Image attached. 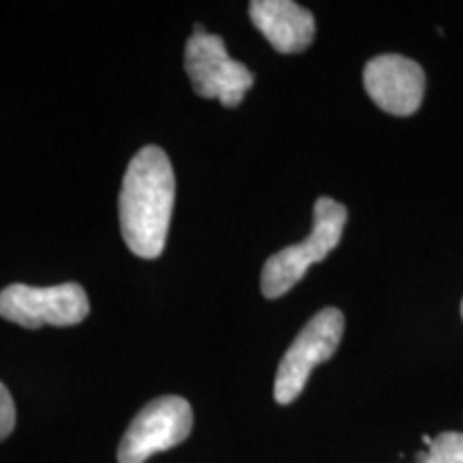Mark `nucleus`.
Segmentation results:
<instances>
[{
    "instance_id": "nucleus-1",
    "label": "nucleus",
    "mask_w": 463,
    "mask_h": 463,
    "mask_svg": "<svg viewBox=\"0 0 463 463\" xmlns=\"http://www.w3.org/2000/svg\"><path fill=\"white\" fill-rule=\"evenodd\" d=\"M176 181L167 155L159 146H144L131 159L118 198L120 232L131 253L159 258L167 241Z\"/></svg>"
},
{
    "instance_id": "nucleus-2",
    "label": "nucleus",
    "mask_w": 463,
    "mask_h": 463,
    "mask_svg": "<svg viewBox=\"0 0 463 463\" xmlns=\"http://www.w3.org/2000/svg\"><path fill=\"white\" fill-rule=\"evenodd\" d=\"M347 222V208L333 198H317L314 206V230L298 245H289L266 260L262 269V294L279 298L289 292L311 264L322 262L341 242Z\"/></svg>"
},
{
    "instance_id": "nucleus-3",
    "label": "nucleus",
    "mask_w": 463,
    "mask_h": 463,
    "mask_svg": "<svg viewBox=\"0 0 463 463\" xmlns=\"http://www.w3.org/2000/svg\"><path fill=\"white\" fill-rule=\"evenodd\" d=\"M184 69L200 97L222 101L225 108L241 106L253 86V73L228 54L222 37L206 33L200 24L184 48Z\"/></svg>"
},
{
    "instance_id": "nucleus-4",
    "label": "nucleus",
    "mask_w": 463,
    "mask_h": 463,
    "mask_svg": "<svg viewBox=\"0 0 463 463\" xmlns=\"http://www.w3.org/2000/svg\"><path fill=\"white\" fill-rule=\"evenodd\" d=\"M345 317L335 307L317 311L283 354L275 378V402L289 405L305 391L317 364L328 361L341 344Z\"/></svg>"
},
{
    "instance_id": "nucleus-5",
    "label": "nucleus",
    "mask_w": 463,
    "mask_h": 463,
    "mask_svg": "<svg viewBox=\"0 0 463 463\" xmlns=\"http://www.w3.org/2000/svg\"><path fill=\"white\" fill-rule=\"evenodd\" d=\"M194 430L187 399L167 395L144 405L118 444V463H144L155 453L183 444Z\"/></svg>"
},
{
    "instance_id": "nucleus-6",
    "label": "nucleus",
    "mask_w": 463,
    "mask_h": 463,
    "mask_svg": "<svg viewBox=\"0 0 463 463\" xmlns=\"http://www.w3.org/2000/svg\"><path fill=\"white\" fill-rule=\"evenodd\" d=\"M89 311V297L78 283L52 288L14 283L0 292V317L24 328L73 326L82 322Z\"/></svg>"
},
{
    "instance_id": "nucleus-7",
    "label": "nucleus",
    "mask_w": 463,
    "mask_h": 463,
    "mask_svg": "<svg viewBox=\"0 0 463 463\" xmlns=\"http://www.w3.org/2000/svg\"><path fill=\"white\" fill-rule=\"evenodd\" d=\"M363 82L380 109L392 116H412L425 95V71L412 58L375 56L364 65Z\"/></svg>"
},
{
    "instance_id": "nucleus-8",
    "label": "nucleus",
    "mask_w": 463,
    "mask_h": 463,
    "mask_svg": "<svg viewBox=\"0 0 463 463\" xmlns=\"http://www.w3.org/2000/svg\"><path fill=\"white\" fill-rule=\"evenodd\" d=\"M249 15L258 31L281 54H297L311 45L316 37V20L311 11L292 0H253Z\"/></svg>"
},
{
    "instance_id": "nucleus-9",
    "label": "nucleus",
    "mask_w": 463,
    "mask_h": 463,
    "mask_svg": "<svg viewBox=\"0 0 463 463\" xmlns=\"http://www.w3.org/2000/svg\"><path fill=\"white\" fill-rule=\"evenodd\" d=\"M420 463H463V433H442L430 442Z\"/></svg>"
},
{
    "instance_id": "nucleus-10",
    "label": "nucleus",
    "mask_w": 463,
    "mask_h": 463,
    "mask_svg": "<svg viewBox=\"0 0 463 463\" xmlns=\"http://www.w3.org/2000/svg\"><path fill=\"white\" fill-rule=\"evenodd\" d=\"M15 430V403L7 386L0 382V442Z\"/></svg>"
},
{
    "instance_id": "nucleus-11",
    "label": "nucleus",
    "mask_w": 463,
    "mask_h": 463,
    "mask_svg": "<svg viewBox=\"0 0 463 463\" xmlns=\"http://www.w3.org/2000/svg\"><path fill=\"white\" fill-rule=\"evenodd\" d=\"M461 316H463V303H461Z\"/></svg>"
}]
</instances>
